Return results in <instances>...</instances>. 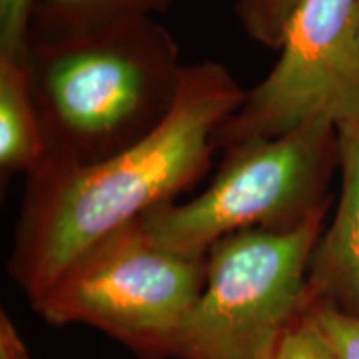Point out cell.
I'll return each mask as SVG.
<instances>
[{
    "label": "cell",
    "mask_w": 359,
    "mask_h": 359,
    "mask_svg": "<svg viewBox=\"0 0 359 359\" xmlns=\"http://www.w3.org/2000/svg\"><path fill=\"white\" fill-rule=\"evenodd\" d=\"M245 95L218 62L185 65L177 103L143 140L92 165L43 158L25 177L7 262L29 302L90 246L191 190L212 167L218 128Z\"/></svg>",
    "instance_id": "cell-1"
},
{
    "label": "cell",
    "mask_w": 359,
    "mask_h": 359,
    "mask_svg": "<svg viewBox=\"0 0 359 359\" xmlns=\"http://www.w3.org/2000/svg\"><path fill=\"white\" fill-rule=\"evenodd\" d=\"M47 143L43 158L92 165L122 154L167 118L185 65L156 19L30 42L25 55Z\"/></svg>",
    "instance_id": "cell-2"
},
{
    "label": "cell",
    "mask_w": 359,
    "mask_h": 359,
    "mask_svg": "<svg viewBox=\"0 0 359 359\" xmlns=\"http://www.w3.org/2000/svg\"><path fill=\"white\" fill-rule=\"evenodd\" d=\"M205 278L206 255L163 246L138 218L83 251L30 306L48 325L100 330L138 359H175Z\"/></svg>",
    "instance_id": "cell-3"
},
{
    "label": "cell",
    "mask_w": 359,
    "mask_h": 359,
    "mask_svg": "<svg viewBox=\"0 0 359 359\" xmlns=\"http://www.w3.org/2000/svg\"><path fill=\"white\" fill-rule=\"evenodd\" d=\"M336 168L339 133L320 120L281 137L226 148L203 193L185 203L156 206L140 219L158 243L205 257L231 233L290 231L325 215Z\"/></svg>",
    "instance_id": "cell-4"
},
{
    "label": "cell",
    "mask_w": 359,
    "mask_h": 359,
    "mask_svg": "<svg viewBox=\"0 0 359 359\" xmlns=\"http://www.w3.org/2000/svg\"><path fill=\"white\" fill-rule=\"evenodd\" d=\"M325 217L290 231L243 230L218 240L175 359H271L311 302L308 268Z\"/></svg>",
    "instance_id": "cell-5"
},
{
    "label": "cell",
    "mask_w": 359,
    "mask_h": 359,
    "mask_svg": "<svg viewBox=\"0 0 359 359\" xmlns=\"http://www.w3.org/2000/svg\"><path fill=\"white\" fill-rule=\"evenodd\" d=\"M280 58L218 128L217 147L269 140L303 125L359 128V0H302Z\"/></svg>",
    "instance_id": "cell-6"
},
{
    "label": "cell",
    "mask_w": 359,
    "mask_h": 359,
    "mask_svg": "<svg viewBox=\"0 0 359 359\" xmlns=\"http://www.w3.org/2000/svg\"><path fill=\"white\" fill-rule=\"evenodd\" d=\"M339 201L313 250L308 290L311 302L359 318V128L339 133Z\"/></svg>",
    "instance_id": "cell-7"
},
{
    "label": "cell",
    "mask_w": 359,
    "mask_h": 359,
    "mask_svg": "<svg viewBox=\"0 0 359 359\" xmlns=\"http://www.w3.org/2000/svg\"><path fill=\"white\" fill-rule=\"evenodd\" d=\"M47 143L25 58L0 57V173L2 183L42 163Z\"/></svg>",
    "instance_id": "cell-8"
},
{
    "label": "cell",
    "mask_w": 359,
    "mask_h": 359,
    "mask_svg": "<svg viewBox=\"0 0 359 359\" xmlns=\"http://www.w3.org/2000/svg\"><path fill=\"white\" fill-rule=\"evenodd\" d=\"M175 0H37L30 20V42H52L95 32L125 22L155 19Z\"/></svg>",
    "instance_id": "cell-9"
},
{
    "label": "cell",
    "mask_w": 359,
    "mask_h": 359,
    "mask_svg": "<svg viewBox=\"0 0 359 359\" xmlns=\"http://www.w3.org/2000/svg\"><path fill=\"white\" fill-rule=\"evenodd\" d=\"M302 0H236L235 12L245 34L280 50L290 17Z\"/></svg>",
    "instance_id": "cell-10"
},
{
    "label": "cell",
    "mask_w": 359,
    "mask_h": 359,
    "mask_svg": "<svg viewBox=\"0 0 359 359\" xmlns=\"http://www.w3.org/2000/svg\"><path fill=\"white\" fill-rule=\"evenodd\" d=\"M308 309V308H306ZM271 359H339L308 311L291 325Z\"/></svg>",
    "instance_id": "cell-11"
},
{
    "label": "cell",
    "mask_w": 359,
    "mask_h": 359,
    "mask_svg": "<svg viewBox=\"0 0 359 359\" xmlns=\"http://www.w3.org/2000/svg\"><path fill=\"white\" fill-rule=\"evenodd\" d=\"M306 311L339 359H359V318L314 302Z\"/></svg>",
    "instance_id": "cell-12"
},
{
    "label": "cell",
    "mask_w": 359,
    "mask_h": 359,
    "mask_svg": "<svg viewBox=\"0 0 359 359\" xmlns=\"http://www.w3.org/2000/svg\"><path fill=\"white\" fill-rule=\"evenodd\" d=\"M37 0H0V57L25 58Z\"/></svg>",
    "instance_id": "cell-13"
},
{
    "label": "cell",
    "mask_w": 359,
    "mask_h": 359,
    "mask_svg": "<svg viewBox=\"0 0 359 359\" xmlns=\"http://www.w3.org/2000/svg\"><path fill=\"white\" fill-rule=\"evenodd\" d=\"M0 359H32L20 331L6 309L0 311Z\"/></svg>",
    "instance_id": "cell-14"
}]
</instances>
